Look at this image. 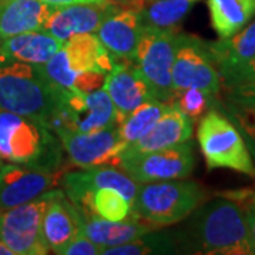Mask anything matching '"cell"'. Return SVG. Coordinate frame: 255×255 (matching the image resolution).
Instances as JSON below:
<instances>
[{
    "instance_id": "obj_29",
    "label": "cell",
    "mask_w": 255,
    "mask_h": 255,
    "mask_svg": "<svg viewBox=\"0 0 255 255\" xmlns=\"http://www.w3.org/2000/svg\"><path fill=\"white\" fill-rule=\"evenodd\" d=\"M214 108L220 110L240 130L255 163V102L224 97L217 98Z\"/></svg>"
},
{
    "instance_id": "obj_35",
    "label": "cell",
    "mask_w": 255,
    "mask_h": 255,
    "mask_svg": "<svg viewBox=\"0 0 255 255\" xmlns=\"http://www.w3.org/2000/svg\"><path fill=\"white\" fill-rule=\"evenodd\" d=\"M48 6H68V4H80V3H112L110 0H40Z\"/></svg>"
},
{
    "instance_id": "obj_24",
    "label": "cell",
    "mask_w": 255,
    "mask_h": 255,
    "mask_svg": "<svg viewBox=\"0 0 255 255\" xmlns=\"http://www.w3.org/2000/svg\"><path fill=\"white\" fill-rule=\"evenodd\" d=\"M210 20L220 38L234 36L255 17V0H207Z\"/></svg>"
},
{
    "instance_id": "obj_37",
    "label": "cell",
    "mask_w": 255,
    "mask_h": 255,
    "mask_svg": "<svg viewBox=\"0 0 255 255\" xmlns=\"http://www.w3.org/2000/svg\"><path fill=\"white\" fill-rule=\"evenodd\" d=\"M149 1H153V0H133V1H130L129 4H125V6L139 7V6H142V4H145V3H149Z\"/></svg>"
},
{
    "instance_id": "obj_5",
    "label": "cell",
    "mask_w": 255,
    "mask_h": 255,
    "mask_svg": "<svg viewBox=\"0 0 255 255\" xmlns=\"http://www.w3.org/2000/svg\"><path fill=\"white\" fill-rule=\"evenodd\" d=\"M197 140L209 170L228 169L255 177V163L237 127L217 108L199 121Z\"/></svg>"
},
{
    "instance_id": "obj_26",
    "label": "cell",
    "mask_w": 255,
    "mask_h": 255,
    "mask_svg": "<svg viewBox=\"0 0 255 255\" xmlns=\"http://www.w3.org/2000/svg\"><path fill=\"white\" fill-rule=\"evenodd\" d=\"M167 107H169L167 102L152 98L140 104L137 108H135L129 115L122 119L117 125V129L125 147L132 145L137 139L143 136L146 132H149L150 128L166 112Z\"/></svg>"
},
{
    "instance_id": "obj_3",
    "label": "cell",
    "mask_w": 255,
    "mask_h": 255,
    "mask_svg": "<svg viewBox=\"0 0 255 255\" xmlns=\"http://www.w3.org/2000/svg\"><path fill=\"white\" fill-rule=\"evenodd\" d=\"M64 147L54 130L36 119L0 110V160L47 170L63 166Z\"/></svg>"
},
{
    "instance_id": "obj_40",
    "label": "cell",
    "mask_w": 255,
    "mask_h": 255,
    "mask_svg": "<svg viewBox=\"0 0 255 255\" xmlns=\"http://www.w3.org/2000/svg\"><path fill=\"white\" fill-rule=\"evenodd\" d=\"M0 163H1V160H0Z\"/></svg>"
},
{
    "instance_id": "obj_38",
    "label": "cell",
    "mask_w": 255,
    "mask_h": 255,
    "mask_svg": "<svg viewBox=\"0 0 255 255\" xmlns=\"http://www.w3.org/2000/svg\"><path fill=\"white\" fill-rule=\"evenodd\" d=\"M112 3H117V4H129L130 1H133V0H110Z\"/></svg>"
},
{
    "instance_id": "obj_12",
    "label": "cell",
    "mask_w": 255,
    "mask_h": 255,
    "mask_svg": "<svg viewBox=\"0 0 255 255\" xmlns=\"http://www.w3.org/2000/svg\"><path fill=\"white\" fill-rule=\"evenodd\" d=\"M63 169L47 170L17 163H0V210L34 200L61 186Z\"/></svg>"
},
{
    "instance_id": "obj_14",
    "label": "cell",
    "mask_w": 255,
    "mask_h": 255,
    "mask_svg": "<svg viewBox=\"0 0 255 255\" xmlns=\"http://www.w3.org/2000/svg\"><path fill=\"white\" fill-rule=\"evenodd\" d=\"M61 186L65 196L74 206H80L91 191L104 187L118 190L130 203H133L139 189V183L118 166H97L81 169L80 172L64 173Z\"/></svg>"
},
{
    "instance_id": "obj_1",
    "label": "cell",
    "mask_w": 255,
    "mask_h": 255,
    "mask_svg": "<svg viewBox=\"0 0 255 255\" xmlns=\"http://www.w3.org/2000/svg\"><path fill=\"white\" fill-rule=\"evenodd\" d=\"M173 234L180 254L255 255L246 211L226 194L200 204Z\"/></svg>"
},
{
    "instance_id": "obj_25",
    "label": "cell",
    "mask_w": 255,
    "mask_h": 255,
    "mask_svg": "<svg viewBox=\"0 0 255 255\" xmlns=\"http://www.w3.org/2000/svg\"><path fill=\"white\" fill-rule=\"evenodd\" d=\"M82 214L95 216L108 221H122L133 214L132 203L115 189H98L91 191L80 206H75Z\"/></svg>"
},
{
    "instance_id": "obj_8",
    "label": "cell",
    "mask_w": 255,
    "mask_h": 255,
    "mask_svg": "<svg viewBox=\"0 0 255 255\" xmlns=\"http://www.w3.org/2000/svg\"><path fill=\"white\" fill-rule=\"evenodd\" d=\"M55 189L34 200L0 210V238L14 255H46L50 253L43 233V219Z\"/></svg>"
},
{
    "instance_id": "obj_13",
    "label": "cell",
    "mask_w": 255,
    "mask_h": 255,
    "mask_svg": "<svg viewBox=\"0 0 255 255\" xmlns=\"http://www.w3.org/2000/svg\"><path fill=\"white\" fill-rule=\"evenodd\" d=\"M57 136L63 143L70 162L80 169L97 166H118L125 145L121 140L117 127L105 128L97 132L80 133L63 130Z\"/></svg>"
},
{
    "instance_id": "obj_11",
    "label": "cell",
    "mask_w": 255,
    "mask_h": 255,
    "mask_svg": "<svg viewBox=\"0 0 255 255\" xmlns=\"http://www.w3.org/2000/svg\"><path fill=\"white\" fill-rule=\"evenodd\" d=\"M117 125V111L104 87L87 94L64 90L63 111L54 129L57 135L63 130L88 133Z\"/></svg>"
},
{
    "instance_id": "obj_36",
    "label": "cell",
    "mask_w": 255,
    "mask_h": 255,
    "mask_svg": "<svg viewBox=\"0 0 255 255\" xmlns=\"http://www.w3.org/2000/svg\"><path fill=\"white\" fill-rule=\"evenodd\" d=\"M0 255H14L9 247L4 244V241L0 238Z\"/></svg>"
},
{
    "instance_id": "obj_16",
    "label": "cell",
    "mask_w": 255,
    "mask_h": 255,
    "mask_svg": "<svg viewBox=\"0 0 255 255\" xmlns=\"http://www.w3.org/2000/svg\"><path fill=\"white\" fill-rule=\"evenodd\" d=\"M142 28L139 10L125 6L105 18L95 34L115 61H133Z\"/></svg>"
},
{
    "instance_id": "obj_15",
    "label": "cell",
    "mask_w": 255,
    "mask_h": 255,
    "mask_svg": "<svg viewBox=\"0 0 255 255\" xmlns=\"http://www.w3.org/2000/svg\"><path fill=\"white\" fill-rule=\"evenodd\" d=\"M118 9L117 3H80L53 7L43 30L64 43L77 34L97 33L104 20Z\"/></svg>"
},
{
    "instance_id": "obj_23",
    "label": "cell",
    "mask_w": 255,
    "mask_h": 255,
    "mask_svg": "<svg viewBox=\"0 0 255 255\" xmlns=\"http://www.w3.org/2000/svg\"><path fill=\"white\" fill-rule=\"evenodd\" d=\"M207 46L219 74L246 63L255 55V21L248 23L234 36L207 41Z\"/></svg>"
},
{
    "instance_id": "obj_7",
    "label": "cell",
    "mask_w": 255,
    "mask_h": 255,
    "mask_svg": "<svg viewBox=\"0 0 255 255\" xmlns=\"http://www.w3.org/2000/svg\"><path fill=\"white\" fill-rule=\"evenodd\" d=\"M115 65V58L102 46L95 33L77 34L64 41L63 47L40 68L51 82L65 90H74L78 74L101 71L108 74Z\"/></svg>"
},
{
    "instance_id": "obj_18",
    "label": "cell",
    "mask_w": 255,
    "mask_h": 255,
    "mask_svg": "<svg viewBox=\"0 0 255 255\" xmlns=\"http://www.w3.org/2000/svg\"><path fill=\"white\" fill-rule=\"evenodd\" d=\"M193 136V122L173 104H169L167 110L159 118L149 132L140 139L125 147L121 155H140L153 150L167 149L183 142L190 140Z\"/></svg>"
},
{
    "instance_id": "obj_34",
    "label": "cell",
    "mask_w": 255,
    "mask_h": 255,
    "mask_svg": "<svg viewBox=\"0 0 255 255\" xmlns=\"http://www.w3.org/2000/svg\"><path fill=\"white\" fill-rule=\"evenodd\" d=\"M246 211L247 226H248V234H250V241L255 251V197L251 201H248L244 206Z\"/></svg>"
},
{
    "instance_id": "obj_30",
    "label": "cell",
    "mask_w": 255,
    "mask_h": 255,
    "mask_svg": "<svg viewBox=\"0 0 255 255\" xmlns=\"http://www.w3.org/2000/svg\"><path fill=\"white\" fill-rule=\"evenodd\" d=\"M217 98L199 88H186L182 91H176L169 104L176 105L183 114L191 119V122L200 121L211 108H214Z\"/></svg>"
},
{
    "instance_id": "obj_17",
    "label": "cell",
    "mask_w": 255,
    "mask_h": 255,
    "mask_svg": "<svg viewBox=\"0 0 255 255\" xmlns=\"http://www.w3.org/2000/svg\"><path fill=\"white\" fill-rule=\"evenodd\" d=\"M104 90L114 102L118 124L140 104L155 98L133 61H115L105 77Z\"/></svg>"
},
{
    "instance_id": "obj_22",
    "label": "cell",
    "mask_w": 255,
    "mask_h": 255,
    "mask_svg": "<svg viewBox=\"0 0 255 255\" xmlns=\"http://www.w3.org/2000/svg\"><path fill=\"white\" fill-rule=\"evenodd\" d=\"M53 6L40 0H4L0 3V40L43 30Z\"/></svg>"
},
{
    "instance_id": "obj_28",
    "label": "cell",
    "mask_w": 255,
    "mask_h": 255,
    "mask_svg": "<svg viewBox=\"0 0 255 255\" xmlns=\"http://www.w3.org/2000/svg\"><path fill=\"white\" fill-rule=\"evenodd\" d=\"M149 254H180L173 231H163L160 228H156L133 241L102 250V255Z\"/></svg>"
},
{
    "instance_id": "obj_20",
    "label": "cell",
    "mask_w": 255,
    "mask_h": 255,
    "mask_svg": "<svg viewBox=\"0 0 255 255\" xmlns=\"http://www.w3.org/2000/svg\"><path fill=\"white\" fill-rule=\"evenodd\" d=\"M78 217H80L82 233L95 244L102 247V250L133 241L142 237L146 233L159 228L139 219L135 214L122 221H108L95 216L82 214L80 211H78Z\"/></svg>"
},
{
    "instance_id": "obj_39",
    "label": "cell",
    "mask_w": 255,
    "mask_h": 255,
    "mask_svg": "<svg viewBox=\"0 0 255 255\" xmlns=\"http://www.w3.org/2000/svg\"><path fill=\"white\" fill-rule=\"evenodd\" d=\"M1 1H4V0H0V3H1Z\"/></svg>"
},
{
    "instance_id": "obj_32",
    "label": "cell",
    "mask_w": 255,
    "mask_h": 255,
    "mask_svg": "<svg viewBox=\"0 0 255 255\" xmlns=\"http://www.w3.org/2000/svg\"><path fill=\"white\" fill-rule=\"evenodd\" d=\"M102 247L95 244L87 237L82 231H80L74 240H71L63 251L61 255H101Z\"/></svg>"
},
{
    "instance_id": "obj_4",
    "label": "cell",
    "mask_w": 255,
    "mask_h": 255,
    "mask_svg": "<svg viewBox=\"0 0 255 255\" xmlns=\"http://www.w3.org/2000/svg\"><path fill=\"white\" fill-rule=\"evenodd\" d=\"M206 200V189L193 180L139 183L132 211L146 223L162 228L182 223Z\"/></svg>"
},
{
    "instance_id": "obj_2",
    "label": "cell",
    "mask_w": 255,
    "mask_h": 255,
    "mask_svg": "<svg viewBox=\"0 0 255 255\" xmlns=\"http://www.w3.org/2000/svg\"><path fill=\"white\" fill-rule=\"evenodd\" d=\"M64 90L47 78L40 65L0 63V110L36 119L54 130L63 111Z\"/></svg>"
},
{
    "instance_id": "obj_19",
    "label": "cell",
    "mask_w": 255,
    "mask_h": 255,
    "mask_svg": "<svg viewBox=\"0 0 255 255\" xmlns=\"http://www.w3.org/2000/svg\"><path fill=\"white\" fill-rule=\"evenodd\" d=\"M81 231L78 211L64 190L55 189L43 219V233L50 251L61 255L65 246Z\"/></svg>"
},
{
    "instance_id": "obj_27",
    "label": "cell",
    "mask_w": 255,
    "mask_h": 255,
    "mask_svg": "<svg viewBox=\"0 0 255 255\" xmlns=\"http://www.w3.org/2000/svg\"><path fill=\"white\" fill-rule=\"evenodd\" d=\"M199 0H153L135 9L139 10L143 26L176 28Z\"/></svg>"
},
{
    "instance_id": "obj_33",
    "label": "cell",
    "mask_w": 255,
    "mask_h": 255,
    "mask_svg": "<svg viewBox=\"0 0 255 255\" xmlns=\"http://www.w3.org/2000/svg\"><path fill=\"white\" fill-rule=\"evenodd\" d=\"M224 90H226L224 97L255 102V78L237 82L233 85H227V87H224Z\"/></svg>"
},
{
    "instance_id": "obj_6",
    "label": "cell",
    "mask_w": 255,
    "mask_h": 255,
    "mask_svg": "<svg viewBox=\"0 0 255 255\" xmlns=\"http://www.w3.org/2000/svg\"><path fill=\"white\" fill-rule=\"evenodd\" d=\"M179 44L176 28L143 26L133 64L156 100L170 102L173 98V63Z\"/></svg>"
},
{
    "instance_id": "obj_31",
    "label": "cell",
    "mask_w": 255,
    "mask_h": 255,
    "mask_svg": "<svg viewBox=\"0 0 255 255\" xmlns=\"http://www.w3.org/2000/svg\"><path fill=\"white\" fill-rule=\"evenodd\" d=\"M220 78H221V85L223 87L255 78V55H253L246 63L240 64L237 67H233L227 71L221 73Z\"/></svg>"
},
{
    "instance_id": "obj_9",
    "label": "cell",
    "mask_w": 255,
    "mask_h": 255,
    "mask_svg": "<svg viewBox=\"0 0 255 255\" xmlns=\"http://www.w3.org/2000/svg\"><path fill=\"white\" fill-rule=\"evenodd\" d=\"M173 88L174 92L199 88L219 98L223 85L207 41L191 34L179 33L173 63Z\"/></svg>"
},
{
    "instance_id": "obj_21",
    "label": "cell",
    "mask_w": 255,
    "mask_h": 255,
    "mask_svg": "<svg viewBox=\"0 0 255 255\" xmlns=\"http://www.w3.org/2000/svg\"><path fill=\"white\" fill-rule=\"evenodd\" d=\"M63 41L46 30L27 31L0 40V63L21 61L41 65L63 47Z\"/></svg>"
},
{
    "instance_id": "obj_10",
    "label": "cell",
    "mask_w": 255,
    "mask_h": 255,
    "mask_svg": "<svg viewBox=\"0 0 255 255\" xmlns=\"http://www.w3.org/2000/svg\"><path fill=\"white\" fill-rule=\"evenodd\" d=\"M193 142L140 155H121L119 167L137 183L187 179L196 164Z\"/></svg>"
}]
</instances>
